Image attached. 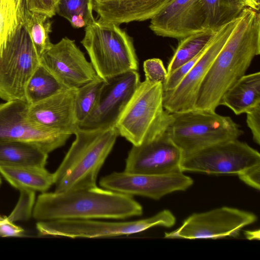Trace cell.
<instances>
[{"label": "cell", "mask_w": 260, "mask_h": 260, "mask_svg": "<svg viewBox=\"0 0 260 260\" xmlns=\"http://www.w3.org/2000/svg\"><path fill=\"white\" fill-rule=\"evenodd\" d=\"M23 230L10 221L6 217L0 219V236L3 237H13L21 235Z\"/></svg>", "instance_id": "cell-35"}, {"label": "cell", "mask_w": 260, "mask_h": 260, "mask_svg": "<svg viewBox=\"0 0 260 260\" xmlns=\"http://www.w3.org/2000/svg\"><path fill=\"white\" fill-rule=\"evenodd\" d=\"M259 54V12L245 7L202 83L195 108L215 111L224 92Z\"/></svg>", "instance_id": "cell-1"}, {"label": "cell", "mask_w": 260, "mask_h": 260, "mask_svg": "<svg viewBox=\"0 0 260 260\" xmlns=\"http://www.w3.org/2000/svg\"><path fill=\"white\" fill-rule=\"evenodd\" d=\"M197 0H174L150 19L149 28L157 36L181 39L199 32L194 13Z\"/></svg>", "instance_id": "cell-19"}, {"label": "cell", "mask_w": 260, "mask_h": 260, "mask_svg": "<svg viewBox=\"0 0 260 260\" xmlns=\"http://www.w3.org/2000/svg\"><path fill=\"white\" fill-rule=\"evenodd\" d=\"M182 152L166 131L139 145H133L125 160L124 171L157 175L182 172Z\"/></svg>", "instance_id": "cell-16"}, {"label": "cell", "mask_w": 260, "mask_h": 260, "mask_svg": "<svg viewBox=\"0 0 260 260\" xmlns=\"http://www.w3.org/2000/svg\"><path fill=\"white\" fill-rule=\"evenodd\" d=\"M193 182L192 178L183 172L157 175L123 171L102 177L100 185L103 188L131 197L159 200L173 192L185 190Z\"/></svg>", "instance_id": "cell-14"}, {"label": "cell", "mask_w": 260, "mask_h": 260, "mask_svg": "<svg viewBox=\"0 0 260 260\" xmlns=\"http://www.w3.org/2000/svg\"><path fill=\"white\" fill-rule=\"evenodd\" d=\"M24 0H0V56L17 30L25 23Z\"/></svg>", "instance_id": "cell-25"}, {"label": "cell", "mask_w": 260, "mask_h": 260, "mask_svg": "<svg viewBox=\"0 0 260 260\" xmlns=\"http://www.w3.org/2000/svg\"><path fill=\"white\" fill-rule=\"evenodd\" d=\"M92 12L91 0H58L56 6V14L68 21L74 16H82L87 25L95 20Z\"/></svg>", "instance_id": "cell-29"}, {"label": "cell", "mask_w": 260, "mask_h": 260, "mask_svg": "<svg viewBox=\"0 0 260 260\" xmlns=\"http://www.w3.org/2000/svg\"><path fill=\"white\" fill-rule=\"evenodd\" d=\"M48 153L27 143L0 142V164L45 167Z\"/></svg>", "instance_id": "cell-23"}, {"label": "cell", "mask_w": 260, "mask_h": 260, "mask_svg": "<svg viewBox=\"0 0 260 260\" xmlns=\"http://www.w3.org/2000/svg\"><path fill=\"white\" fill-rule=\"evenodd\" d=\"M77 89L65 88L53 95L29 105L28 120L41 127L70 135L80 129L75 103Z\"/></svg>", "instance_id": "cell-17"}, {"label": "cell", "mask_w": 260, "mask_h": 260, "mask_svg": "<svg viewBox=\"0 0 260 260\" xmlns=\"http://www.w3.org/2000/svg\"><path fill=\"white\" fill-rule=\"evenodd\" d=\"M238 176L246 184L255 189H259L260 164L246 169Z\"/></svg>", "instance_id": "cell-34"}, {"label": "cell", "mask_w": 260, "mask_h": 260, "mask_svg": "<svg viewBox=\"0 0 260 260\" xmlns=\"http://www.w3.org/2000/svg\"><path fill=\"white\" fill-rule=\"evenodd\" d=\"M239 18V16L221 27L179 84L173 90L164 92L163 105L166 110L173 113L195 109L202 83L234 30Z\"/></svg>", "instance_id": "cell-13"}, {"label": "cell", "mask_w": 260, "mask_h": 260, "mask_svg": "<svg viewBox=\"0 0 260 260\" xmlns=\"http://www.w3.org/2000/svg\"><path fill=\"white\" fill-rule=\"evenodd\" d=\"M65 87L45 67L40 64L29 79L25 88V99L29 105L46 99Z\"/></svg>", "instance_id": "cell-26"}, {"label": "cell", "mask_w": 260, "mask_h": 260, "mask_svg": "<svg viewBox=\"0 0 260 260\" xmlns=\"http://www.w3.org/2000/svg\"><path fill=\"white\" fill-rule=\"evenodd\" d=\"M40 63L68 88L78 89L99 77L75 41L67 37L53 44Z\"/></svg>", "instance_id": "cell-15"}, {"label": "cell", "mask_w": 260, "mask_h": 260, "mask_svg": "<svg viewBox=\"0 0 260 260\" xmlns=\"http://www.w3.org/2000/svg\"><path fill=\"white\" fill-rule=\"evenodd\" d=\"M257 220L253 213L229 207L196 213L187 217L181 226L165 233V238L216 239L237 237L241 230Z\"/></svg>", "instance_id": "cell-10"}, {"label": "cell", "mask_w": 260, "mask_h": 260, "mask_svg": "<svg viewBox=\"0 0 260 260\" xmlns=\"http://www.w3.org/2000/svg\"><path fill=\"white\" fill-rule=\"evenodd\" d=\"M217 31L205 29L182 38L171 58L168 67V75L193 58L210 43Z\"/></svg>", "instance_id": "cell-24"}, {"label": "cell", "mask_w": 260, "mask_h": 260, "mask_svg": "<svg viewBox=\"0 0 260 260\" xmlns=\"http://www.w3.org/2000/svg\"><path fill=\"white\" fill-rule=\"evenodd\" d=\"M167 133L181 150L188 154L217 143L237 140L244 134L231 117L194 109L172 113Z\"/></svg>", "instance_id": "cell-6"}, {"label": "cell", "mask_w": 260, "mask_h": 260, "mask_svg": "<svg viewBox=\"0 0 260 260\" xmlns=\"http://www.w3.org/2000/svg\"><path fill=\"white\" fill-rule=\"evenodd\" d=\"M25 1V3H26V2H27V0H24Z\"/></svg>", "instance_id": "cell-39"}, {"label": "cell", "mask_w": 260, "mask_h": 260, "mask_svg": "<svg viewBox=\"0 0 260 260\" xmlns=\"http://www.w3.org/2000/svg\"><path fill=\"white\" fill-rule=\"evenodd\" d=\"M174 0H91L98 21L120 25L151 19Z\"/></svg>", "instance_id": "cell-18"}, {"label": "cell", "mask_w": 260, "mask_h": 260, "mask_svg": "<svg viewBox=\"0 0 260 260\" xmlns=\"http://www.w3.org/2000/svg\"><path fill=\"white\" fill-rule=\"evenodd\" d=\"M81 43L97 75L103 80L138 71L139 62L133 38L115 24L95 20L85 27Z\"/></svg>", "instance_id": "cell-4"}, {"label": "cell", "mask_w": 260, "mask_h": 260, "mask_svg": "<svg viewBox=\"0 0 260 260\" xmlns=\"http://www.w3.org/2000/svg\"><path fill=\"white\" fill-rule=\"evenodd\" d=\"M246 7L244 0H197L195 22L199 31H218L237 19Z\"/></svg>", "instance_id": "cell-20"}, {"label": "cell", "mask_w": 260, "mask_h": 260, "mask_svg": "<svg viewBox=\"0 0 260 260\" xmlns=\"http://www.w3.org/2000/svg\"><path fill=\"white\" fill-rule=\"evenodd\" d=\"M56 0H27L26 8L29 11L46 14L50 18L56 14Z\"/></svg>", "instance_id": "cell-32"}, {"label": "cell", "mask_w": 260, "mask_h": 260, "mask_svg": "<svg viewBox=\"0 0 260 260\" xmlns=\"http://www.w3.org/2000/svg\"><path fill=\"white\" fill-rule=\"evenodd\" d=\"M0 174L14 187L21 190L45 192L54 184L53 173L45 167L0 164Z\"/></svg>", "instance_id": "cell-22"}, {"label": "cell", "mask_w": 260, "mask_h": 260, "mask_svg": "<svg viewBox=\"0 0 260 260\" xmlns=\"http://www.w3.org/2000/svg\"><path fill=\"white\" fill-rule=\"evenodd\" d=\"M19 191L20 196L18 202L13 212L7 217L9 221L13 222L29 218L32 215L35 205V192L27 190Z\"/></svg>", "instance_id": "cell-30"}, {"label": "cell", "mask_w": 260, "mask_h": 260, "mask_svg": "<svg viewBox=\"0 0 260 260\" xmlns=\"http://www.w3.org/2000/svg\"><path fill=\"white\" fill-rule=\"evenodd\" d=\"M141 204L129 196L97 186L63 192H43L32 215L38 221L123 219L140 216Z\"/></svg>", "instance_id": "cell-2"}, {"label": "cell", "mask_w": 260, "mask_h": 260, "mask_svg": "<svg viewBox=\"0 0 260 260\" xmlns=\"http://www.w3.org/2000/svg\"><path fill=\"white\" fill-rule=\"evenodd\" d=\"M260 164V154L237 140L214 144L183 154L181 170L211 174H237Z\"/></svg>", "instance_id": "cell-9"}, {"label": "cell", "mask_w": 260, "mask_h": 260, "mask_svg": "<svg viewBox=\"0 0 260 260\" xmlns=\"http://www.w3.org/2000/svg\"><path fill=\"white\" fill-rule=\"evenodd\" d=\"M247 125L251 131L255 143L260 144V104L252 108L246 113Z\"/></svg>", "instance_id": "cell-33"}, {"label": "cell", "mask_w": 260, "mask_h": 260, "mask_svg": "<svg viewBox=\"0 0 260 260\" xmlns=\"http://www.w3.org/2000/svg\"><path fill=\"white\" fill-rule=\"evenodd\" d=\"M140 82L138 71L105 80L92 110L79 124V129L96 131L115 127Z\"/></svg>", "instance_id": "cell-12"}, {"label": "cell", "mask_w": 260, "mask_h": 260, "mask_svg": "<svg viewBox=\"0 0 260 260\" xmlns=\"http://www.w3.org/2000/svg\"><path fill=\"white\" fill-rule=\"evenodd\" d=\"M143 69L145 80L150 82H160L163 84L168 76L167 70L159 58L146 60L143 63Z\"/></svg>", "instance_id": "cell-31"}, {"label": "cell", "mask_w": 260, "mask_h": 260, "mask_svg": "<svg viewBox=\"0 0 260 260\" xmlns=\"http://www.w3.org/2000/svg\"><path fill=\"white\" fill-rule=\"evenodd\" d=\"M176 218L169 210H164L147 218L124 222L86 220L38 221L39 235L77 238H101L129 235L155 226H173Z\"/></svg>", "instance_id": "cell-7"}, {"label": "cell", "mask_w": 260, "mask_h": 260, "mask_svg": "<svg viewBox=\"0 0 260 260\" xmlns=\"http://www.w3.org/2000/svg\"><path fill=\"white\" fill-rule=\"evenodd\" d=\"M260 104L259 72L239 78L222 96L219 105L227 107L236 115L246 113Z\"/></svg>", "instance_id": "cell-21"}, {"label": "cell", "mask_w": 260, "mask_h": 260, "mask_svg": "<svg viewBox=\"0 0 260 260\" xmlns=\"http://www.w3.org/2000/svg\"><path fill=\"white\" fill-rule=\"evenodd\" d=\"M40 64L39 57L24 24L0 56V98L5 101L26 102L27 83Z\"/></svg>", "instance_id": "cell-8"}, {"label": "cell", "mask_w": 260, "mask_h": 260, "mask_svg": "<svg viewBox=\"0 0 260 260\" xmlns=\"http://www.w3.org/2000/svg\"><path fill=\"white\" fill-rule=\"evenodd\" d=\"M28 105L20 100L0 104V142L30 143L48 154L63 146L71 135L30 122L27 117Z\"/></svg>", "instance_id": "cell-11"}, {"label": "cell", "mask_w": 260, "mask_h": 260, "mask_svg": "<svg viewBox=\"0 0 260 260\" xmlns=\"http://www.w3.org/2000/svg\"><path fill=\"white\" fill-rule=\"evenodd\" d=\"M244 234L248 240H259V230L246 231Z\"/></svg>", "instance_id": "cell-37"}, {"label": "cell", "mask_w": 260, "mask_h": 260, "mask_svg": "<svg viewBox=\"0 0 260 260\" xmlns=\"http://www.w3.org/2000/svg\"><path fill=\"white\" fill-rule=\"evenodd\" d=\"M50 18L46 14L26 8L24 24L39 58L53 44L50 39L52 29Z\"/></svg>", "instance_id": "cell-27"}, {"label": "cell", "mask_w": 260, "mask_h": 260, "mask_svg": "<svg viewBox=\"0 0 260 260\" xmlns=\"http://www.w3.org/2000/svg\"><path fill=\"white\" fill-rule=\"evenodd\" d=\"M104 82L98 77L77 89L75 111L78 125L92 110Z\"/></svg>", "instance_id": "cell-28"}, {"label": "cell", "mask_w": 260, "mask_h": 260, "mask_svg": "<svg viewBox=\"0 0 260 260\" xmlns=\"http://www.w3.org/2000/svg\"><path fill=\"white\" fill-rule=\"evenodd\" d=\"M56 1H57V2L58 1V0H56Z\"/></svg>", "instance_id": "cell-40"}, {"label": "cell", "mask_w": 260, "mask_h": 260, "mask_svg": "<svg viewBox=\"0 0 260 260\" xmlns=\"http://www.w3.org/2000/svg\"><path fill=\"white\" fill-rule=\"evenodd\" d=\"M244 2L246 7L259 11L260 8V0H244Z\"/></svg>", "instance_id": "cell-36"}, {"label": "cell", "mask_w": 260, "mask_h": 260, "mask_svg": "<svg viewBox=\"0 0 260 260\" xmlns=\"http://www.w3.org/2000/svg\"><path fill=\"white\" fill-rule=\"evenodd\" d=\"M164 92L161 83L141 82L115 125L119 136L138 145L165 133L172 116L164 107Z\"/></svg>", "instance_id": "cell-5"}, {"label": "cell", "mask_w": 260, "mask_h": 260, "mask_svg": "<svg viewBox=\"0 0 260 260\" xmlns=\"http://www.w3.org/2000/svg\"><path fill=\"white\" fill-rule=\"evenodd\" d=\"M61 164L53 173L55 192L96 186L98 174L119 136L115 127L79 129Z\"/></svg>", "instance_id": "cell-3"}, {"label": "cell", "mask_w": 260, "mask_h": 260, "mask_svg": "<svg viewBox=\"0 0 260 260\" xmlns=\"http://www.w3.org/2000/svg\"><path fill=\"white\" fill-rule=\"evenodd\" d=\"M1 184H2V179L0 177V186H1Z\"/></svg>", "instance_id": "cell-38"}]
</instances>
